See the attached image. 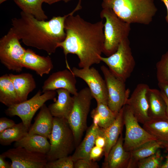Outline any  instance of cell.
Masks as SVG:
<instances>
[{"label": "cell", "instance_id": "obj_8", "mask_svg": "<svg viewBox=\"0 0 168 168\" xmlns=\"http://www.w3.org/2000/svg\"><path fill=\"white\" fill-rule=\"evenodd\" d=\"M12 29L0 40V60L8 70L20 72L23 68L22 60L26 49L21 44Z\"/></svg>", "mask_w": 168, "mask_h": 168}, {"label": "cell", "instance_id": "obj_1", "mask_svg": "<svg viewBox=\"0 0 168 168\" xmlns=\"http://www.w3.org/2000/svg\"><path fill=\"white\" fill-rule=\"evenodd\" d=\"M82 0L65 19L64 29L66 37L58 44L66 57L68 54L77 55L81 68L91 67L99 63L103 53L105 37L103 21L94 23L87 21L74 13L82 8Z\"/></svg>", "mask_w": 168, "mask_h": 168}, {"label": "cell", "instance_id": "obj_5", "mask_svg": "<svg viewBox=\"0 0 168 168\" xmlns=\"http://www.w3.org/2000/svg\"><path fill=\"white\" fill-rule=\"evenodd\" d=\"M49 139L50 147L46 154L48 161L68 156L76 148L73 131L67 120L64 119L54 117Z\"/></svg>", "mask_w": 168, "mask_h": 168}, {"label": "cell", "instance_id": "obj_20", "mask_svg": "<svg viewBox=\"0 0 168 168\" xmlns=\"http://www.w3.org/2000/svg\"><path fill=\"white\" fill-rule=\"evenodd\" d=\"M124 106L118 113L114 122L106 128H100L99 134L104 136L106 140V144L104 148L105 159L108 156L112 147L117 142L124 125L123 112Z\"/></svg>", "mask_w": 168, "mask_h": 168}, {"label": "cell", "instance_id": "obj_19", "mask_svg": "<svg viewBox=\"0 0 168 168\" xmlns=\"http://www.w3.org/2000/svg\"><path fill=\"white\" fill-rule=\"evenodd\" d=\"M58 98L48 106L54 117L68 119L72 110L74 102L73 96L67 90L59 89L56 90Z\"/></svg>", "mask_w": 168, "mask_h": 168}, {"label": "cell", "instance_id": "obj_31", "mask_svg": "<svg viewBox=\"0 0 168 168\" xmlns=\"http://www.w3.org/2000/svg\"><path fill=\"white\" fill-rule=\"evenodd\" d=\"M158 82L168 84V51L164 54L156 65Z\"/></svg>", "mask_w": 168, "mask_h": 168}, {"label": "cell", "instance_id": "obj_29", "mask_svg": "<svg viewBox=\"0 0 168 168\" xmlns=\"http://www.w3.org/2000/svg\"><path fill=\"white\" fill-rule=\"evenodd\" d=\"M29 129L22 122L0 133V143L8 146L13 142L18 141L26 136Z\"/></svg>", "mask_w": 168, "mask_h": 168}, {"label": "cell", "instance_id": "obj_11", "mask_svg": "<svg viewBox=\"0 0 168 168\" xmlns=\"http://www.w3.org/2000/svg\"><path fill=\"white\" fill-rule=\"evenodd\" d=\"M105 81L108 92L107 105L118 114L129 97L130 91L126 89L125 82L114 75L105 65L100 67Z\"/></svg>", "mask_w": 168, "mask_h": 168}, {"label": "cell", "instance_id": "obj_4", "mask_svg": "<svg viewBox=\"0 0 168 168\" xmlns=\"http://www.w3.org/2000/svg\"><path fill=\"white\" fill-rule=\"evenodd\" d=\"M100 16L105 20L104 23L105 40L103 53L108 57L116 51L123 40L128 38L130 24L119 18L110 8H103Z\"/></svg>", "mask_w": 168, "mask_h": 168}, {"label": "cell", "instance_id": "obj_21", "mask_svg": "<svg viewBox=\"0 0 168 168\" xmlns=\"http://www.w3.org/2000/svg\"><path fill=\"white\" fill-rule=\"evenodd\" d=\"M20 102L27 100L28 95L36 87L33 75L29 73L9 74Z\"/></svg>", "mask_w": 168, "mask_h": 168}, {"label": "cell", "instance_id": "obj_10", "mask_svg": "<svg viewBox=\"0 0 168 168\" xmlns=\"http://www.w3.org/2000/svg\"><path fill=\"white\" fill-rule=\"evenodd\" d=\"M123 121L125 127L123 147L126 151L131 152L148 141L157 140L140 126L126 104L124 107Z\"/></svg>", "mask_w": 168, "mask_h": 168}, {"label": "cell", "instance_id": "obj_25", "mask_svg": "<svg viewBox=\"0 0 168 168\" xmlns=\"http://www.w3.org/2000/svg\"><path fill=\"white\" fill-rule=\"evenodd\" d=\"M161 148L166 149L163 143L157 140H154L148 141L131 151L128 168H136L139 161L154 154Z\"/></svg>", "mask_w": 168, "mask_h": 168}, {"label": "cell", "instance_id": "obj_45", "mask_svg": "<svg viewBox=\"0 0 168 168\" xmlns=\"http://www.w3.org/2000/svg\"><path fill=\"white\" fill-rule=\"evenodd\" d=\"M7 0H0V3L1 4L2 2H5V1Z\"/></svg>", "mask_w": 168, "mask_h": 168}, {"label": "cell", "instance_id": "obj_17", "mask_svg": "<svg viewBox=\"0 0 168 168\" xmlns=\"http://www.w3.org/2000/svg\"><path fill=\"white\" fill-rule=\"evenodd\" d=\"M21 63L23 68L34 71L41 77L49 74L54 67L50 57L38 55L30 49H26Z\"/></svg>", "mask_w": 168, "mask_h": 168}, {"label": "cell", "instance_id": "obj_39", "mask_svg": "<svg viewBox=\"0 0 168 168\" xmlns=\"http://www.w3.org/2000/svg\"><path fill=\"white\" fill-rule=\"evenodd\" d=\"M158 85L160 91L162 92L168 98V84L158 82Z\"/></svg>", "mask_w": 168, "mask_h": 168}, {"label": "cell", "instance_id": "obj_43", "mask_svg": "<svg viewBox=\"0 0 168 168\" xmlns=\"http://www.w3.org/2000/svg\"><path fill=\"white\" fill-rule=\"evenodd\" d=\"M63 0H44V2L51 5Z\"/></svg>", "mask_w": 168, "mask_h": 168}, {"label": "cell", "instance_id": "obj_7", "mask_svg": "<svg viewBox=\"0 0 168 168\" xmlns=\"http://www.w3.org/2000/svg\"><path fill=\"white\" fill-rule=\"evenodd\" d=\"M100 58L114 75L125 82L130 77L135 65L128 38L121 42L114 54L108 57L101 56Z\"/></svg>", "mask_w": 168, "mask_h": 168}, {"label": "cell", "instance_id": "obj_24", "mask_svg": "<svg viewBox=\"0 0 168 168\" xmlns=\"http://www.w3.org/2000/svg\"><path fill=\"white\" fill-rule=\"evenodd\" d=\"M14 147H22L32 152L46 155L49 152L50 144L48 138L37 134H28L21 140L15 142Z\"/></svg>", "mask_w": 168, "mask_h": 168}, {"label": "cell", "instance_id": "obj_38", "mask_svg": "<svg viewBox=\"0 0 168 168\" xmlns=\"http://www.w3.org/2000/svg\"><path fill=\"white\" fill-rule=\"evenodd\" d=\"M6 158L2 154L0 155V168H11L12 163L7 161Z\"/></svg>", "mask_w": 168, "mask_h": 168}, {"label": "cell", "instance_id": "obj_42", "mask_svg": "<svg viewBox=\"0 0 168 168\" xmlns=\"http://www.w3.org/2000/svg\"><path fill=\"white\" fill-rule=\"evenodd\" d=\"M161 168H168V153L166 156V160L165 162L161 165Z\"/></svg>", "mask_w": 168, "mask_h": 168}, {"label": "cell", "instance_id": "obj_16", "mask_svg": "<svg viewBox=\"0 0 168 168\" xmlns=\"http://www.w3.org/2000/svg\"><path fill=\"white\" fill-rule=\"evenodd\" d=\"M122 133L116 144L110 150L102 163L103 168H128L131 157L130 152L125 150Z\"/></svg>", "mask_w": 168, "mask_h": 168}, {"label": "cell", "instance_id": "obj_30", "mask_svg": "<svg viewBox=\"0 0 168 168\" xmlns=\"http://www.w3.org/2000/svg\"><path fill=\"white\" fill-rule=\"evenodd\" d=\"M25 13L30 15L36 19L45 20L48 18L42 8L44 0H13Z\"/></svg>", "mask_w": 168, "mask_h": 168}, {"label": "cell", "instance_id": "obj_22", "mask_svg": "<svg viewBox=\"0 0 168 168\" xmlns=\"http://www.w3.org/2000/svg\"><path fill=\"white\" fill-rule=\"evenodd\" d=\"M100 128L99 126L93 123L88 128L84 138L76 148L71 156L74 162L80 159H89L90 151L95 145V140L99 134Z\"/></svg>", "mask_w": 168, "mask_h": 168}, {"label": "cell", "instance_id": "obj_23", "mask_svg": "<svg viewBox=\"0 0 168 168\" xmlns=\"http://www.w3.org/2000/svg\"><path fill=\"white\" fill-rule=\"evenodd\" d=\"M147 95L150 119H167L166 104L161 91L150 88Z\"/></svg>", "mask_w": 168, "mask_h": 168}, {"label": "cell", "instance_id": "obj_12", "mask_svg": "<svg viewBox=\"0 0 168 168\" xmlns=\"http://www.w3.org/2000/svg\"><path fill=\"white\" fill-rule=\"evenodd\" d=\"M2 154L11 161V168H45L48 162L45 154L14 147Z\"/></svg>", "mask_w": 168, "mask_h": 168}, {"label": "cell", "instance_id": "obj_35", "mask_svg": "<svg viewBox=\"0 0 168 168\" xmlns=\"http://www.w3.org/2000/svg\"><path fill=\"white\" fill-rule=\"evenodd\" d=\"M104 154V148L94 146L91 149L89 154L90 160L96 161L98 160Z\"/></svg>", "mask_w": 168, "mask_h": 168}, {"label": "cell", "instance_id": "obj_13", "mask_svg": "<svg viewBox=\"0 0 168 168\" xmlns=\"http://www.w3.org/2000/svg\"><path fill=\"white\" fill-rule=\"evenodd\" d=\"M71 71L76 77L82 79L87 84L97 103L107 105L108 92L106 82L96 68L93 67L78 68L73 67Z\"/></svg>", "mask_w": 168, "mask_h": 168}, {"label": "cell", "instance_id": "obj_15", "mask_svg": "<svg viewBox=\"0 0 168 168\" xmlns=\"http://www.w3.org/2000/svg\"><path fill=\"white\" fill-rule=\"evenodd\" d=\"M76 77L71 69H65L52 73L44 81L42 87V92L64 89L73 95L78 92L76 88Z\"/></svg>", "mask_w": 168, "mask_h": 168}, {"label": "cell", "instance_id": "obj_3", "mask_svg": "<svg viewBox=\"0 0 168 168\" xmlns=\"http://www.w3.org/2000/svg\"><path fill=\"white\" fill-rule=\"evenodd\" d=\"M102 0L103 8L112 9L119 18L130 24L149 25L157 11L154 0Z\"/></svg>", "mask_w": 168, "mask_h": 168}, {"label": "cell", "instance_id": "obj_18", "mask_svg": "<svg viewBox=\"0 0 168 168\" xmlns=\"http://www.w3.org/2000/svg\"><path fill=\"white\" fill-rule=\"evenodd\" d=\"M40 109L28 134L40 135L49 139L53 128L54 117L45 104Z\"/></svg>", "mask_w": 168, "mask_h": 168}, {"label": "cell", "instance_id": "obj_2", "mask_svg": "<svg viewBox=\"0 0 168 168\" xmlns=\"http://www.w3.org/2000/svg\"><path fill=\"white\" fill-rule=\"evenodd\" d=\"M70 14L54 16L46 21L21 11L19 17L12 19V28L25 45L51 55L55 52L58 44L65 38V21Z\"/></svg>", "mask_w": 168, "mask_h": 168}, {"label": "cell", "instance_id": "obj_9", "mask_svg": "<svg viewBox=\"0 0 168 168\" xmlns=\"http://www.w3.org/2000/svg\"><path fill=\"white\" fill-rule=\"evenodd\" d=\"M39 90L30 99L8 107L5 110L8 116H18L24 125L30 128L32 118L37 111L47 101L56 100V91H49L43 93Z\"/></svg>", "mask_w": 168, "mask_h": 168}, {"label": "cell", "instance_id": "obj_27", "mask_svg": "<svg viewBox=\"0 0 168 168\" xmlns=\"http://www.w3.org/2000/svg\"><path fill=\"white\" fill-rule=\"evenodd\" d=\"M0 102L7 107L20 103L9 74L0 77Z\"/></svg>", "mask_w": 168, "mask_h": 168}, {"label": "cell", "instance_id": "obj_6", "mask_svg": "<svg viewBox=\"0 0 168 168\" xmlns=\"http://www.w3.org/2000/svg\"><path fill=\"white\" fill-rule=\"evenodd\" d=\"M73 97V108L67 120L73 131L76 147L87 128V116L93 97L88 87L83 88Z\"/></svg>", "mask_w": 168, "mask_h": 168}, {"label": "cell", "instance_id": "obj_33", "mask_svg": "<svg viewBox=\"0 0 168 168\" xmlns=\"http://www.w3.org/2000/svg\"><path fill=\"white\" fill-rule=\"evenodd\" d=\"M71 156L62 157L47 162L45 168H74Z\"/></svg>", "mask_w": 168, "mask_h": 168}, {"label": "cell", "instance_id": "obj_14", "mask_svg": "<svg viewBox=\"0 0 168 168\" xmlns=\"http://www.w3.org/2000/svg\"><path fill=\"white\" fill-rule=\"evenodd\" d=\"M149 88L146 84H138L125 103L128 106L138 122L142 124L150 119L148 115L147 95Z\"/></svg>", "mask_w": 168, "mask_h": 168}, {"label": "cell", "instance_id": "obj_44", "mask_svg": "<svg viewBox=\"0 0 168 168\" xmlns=\"http://www.w3.org/2000/svg\"><path fill=\"white\" fill-rule=\"evenodd\" d=\"M72 0H63V1L65 2H69Z\"/></svg>", "mask_w": 168, "mask_h": 168}, {"label": "cell", "instance_id": "obj_26", "mask_svg": "<svg viewBox=\"0 0 168 168\" xmlns=\"http://www.w3.org/2000/svg\"><path fill=\"white\" fill-rule=\"evenodd\" d=\"M143 125L142 127L157 140L163 143L168 150V120L151 119Z\"/></svg>", "mask_w": 168, "mask_h": 168}, {"label": "cell", "instance_id": "obj_41", "mask_svg": "<svg viewBox=\"0 0 168 168\" xmlns=\"http://www.w3.org/2000/svg\"><path fill=\"white\" fill-rule=\"evenodd\" d=\"M165 5L167 10V15L166 17V20L168 23V0H161Z\"/></svg>", "mask_w": 168, "mask_h": 168}, {"label": "cell", "instance_id": "obj_36", "mask_svg": "<svg viewBox=\"0 0 168 168\" xmlns=\"http://www.w3.org/2000/svg\"><path fill=\"white\" fill-rule=\"evenodd\" d=\"M16 124L14 121L6 117L0 118V133L6 129L14 126Z\"/></svg>", "mask_w": 168, "mask_h": 168}, {"label": "cell", "instance_id": "obj_40", "mask_svg": "<svg viewBox=\"0 0 168 168\" xmlns=\"http://www.w3.org/2000/svg\"><path fill=\"white\" fill-rule=\"evenodd\" d=\"M162 95L163 98H164L166 106V115L167 117V119L168 120V98H167L166 95L161 91Z\"/></svg>", "mask_w": 168, "mask_h": 168}, {"label": "cell", "instance_id": "obj_34", "mask_svg": "<svg viewBox=\"0 0 168 168\" xmlns=\"http://www.w3.org/2000/svg\"><path fill=\"white\" fill-rule=\"evenodd\" d=\"M74 168H98V163L89 159H82L74 162Z\"/></svg>", "mask_w": 168, "mask_h": 168}, {"label": "cell", "instance_id": "obj_37", "mask_svg": "<svg viewBox=\"0 0 168 168\" xmlns=\"http://www.w3.org/2000/svg\"><path fill=\"white\" fill-rule=\"evenodd\" d=\"M106 144V140L105 137L99 134L96 137L95 140V146L104 148Z\"/></svg>", "mask_w": 168, "mask_h": 168}, {"label": "cell", "instance_id": "obj_32", "mask_svg": "<svg viewBox=\"0 0 168 168\" xmlns=\"http://www.w3.org/2000/svg\"><path fill=\"white\" fill-rule=\"evenodd\" d=\"M161 157L159 150L154 154L139 161L136 165V168H160L162 165Z\"/></svg>", "mask_w": 168, "mask_h": 168}, {"label": "cell", "instance_id": "obj_28", "mask_svg": "<svg viewBox=\"0 0 168 168\" xmlns=\"http://www.w3.org/2000/svg\"><path fill=\"white\" fill-rule=\"evenodd\" d=\"M96 107L91 113L94 125L102 128H106L115 120L118 114L112 111L106 104L97 103Z\"/></svg>", "mask_w": 168, "mask_h": 168}]
</instances>
